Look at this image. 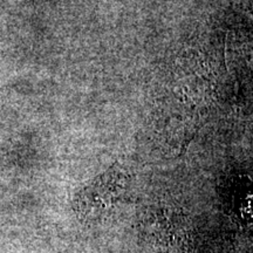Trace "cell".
Segmentation results:
<instances>
[{
    "mask_svg": "<svg viewBox=\"0 0 253 253\" xmlns=\"http://www.w3.org/2000/svg\"><path fill=\"white\" fill-rule=\"evenodd\" d=\"M126 194V176L120 171H109L82 190L75 201V209L84 219L97 220L118 208Z\"/></svg>",
    "mask_w": 253,
    "mask_h": 253,
    "instance_id": "6da1fadb",
    "label": "cell"
}]
</instances>
